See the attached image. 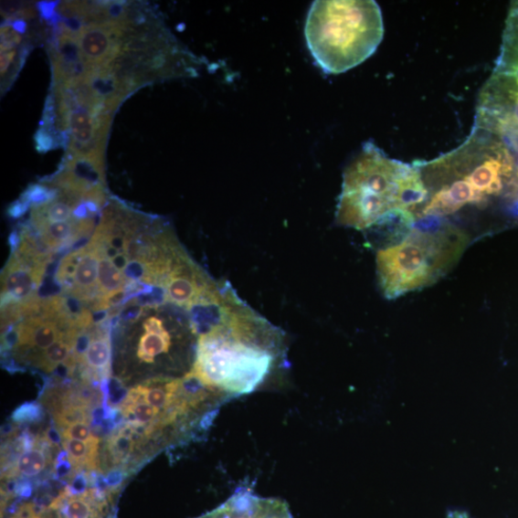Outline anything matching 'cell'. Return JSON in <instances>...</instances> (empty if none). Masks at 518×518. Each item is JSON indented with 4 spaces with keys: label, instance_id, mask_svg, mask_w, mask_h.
Segmentation results:
<instances>
[{
    "label": "cell",
    "instance_id": "cell-1",
    "mask_svg": "<svg viewBox=\"0 0 518 518\" xmlns=\"http://www.w3.org/2000/svg\"><path fill=\"white\" fill-rule=\"evenodd\" d=\"M283 332L253 311L227 284L216 317L200 332L188 373L229 399L253 394L287 358Z\"/></svg>",
    "mask_w": 518,
    "mask_h": 518
},
{
    "label": "cell",
    "instance_id": "cell-2",
    "mask_svg": "<svg viewBox=\"0 0 518 518\" xmlns=\"http://www.w3.org/2000/svg\"><path fill=\"white\" fill-rule=\"evenodd\" d=\"M415 164L427 190V202L418 220H449L465 208H484L506 186L509 189L516 166L504 141L475 123L462 145L434 160Z\"/></svg>",
    "mask_w": 518,
    "mask_h": 518
},
{
    "label": "cell",
    "instance_id": "cell-3",
    "mask_svg": "<svg viewBox=\"0 0 518 518\" xmlns=\"http://www.w3.org/2000/svg\"><path fill=\"white\" fill-rule=\"evenodd\" d=\"M426 202L417 164L391 159L369 142L344 169L335 220L357 230L382 227L407 216L417 221Z\"/></svg>",
    "mask_w": 518,
    "mask_h": 518
},
{
    "label": "cell",
    "instance_id": "cell-4",
    "mask_svg": "<svg viewBox=\"0 0 518 518\" xmlns=\"http://www.w3.org/2000/svg\"><path fill=\"white\" fill-rule=\"evenodd\" d=\"M470 243L467 230L450 220H417L405 238L376 254L382 294L395 300L432 286L452 270Z\"/></svg>",
    "mask_w": 518,
    "mask_h": 518
},
{
    "label": "cell",
    "instance_id": "cell-5",
    "mask_svg": "<svg viewBox=\"0 0 518 518\" xmlns=\"http://www.w3.org/2000/svg\"><path fill=\"white\" fill-rule=\"evenodd\" d=\"M305 38L316 63L340 74L367 59L384 36L383 17L374 0H317L307 15Z\"/></svg>",
    "mask_w": 518,
    "mask_h": 518
},
{
    "label": "cell",
    "instance_id": "cell-6",
    "mask_svg": "<svg viewBox=\"0 0 518 518\" xmlns=\"http://www.w3.org/2000/svg\"><path fill=\"white\" fill-rule=\"evenodd\" d=\"M114 328L127 336L138 366H161L185 376L194 367L198 324L194 314L167 302H145L125 307Z\"/></svg>",
    "mask_w": 518,
    "mask_h": 518
},
{
    "label": "cell",
    "instance_id": "cell-7",
    "mask_svg": "<svg viewBox=\"0 0 518 518\" xmlns=\"http://www.w3.org/2000/svg\"><path fill=\"white\" fill-rule=\"evenodd\" d=\"M11 238V257L2 275V306L23 303L38 296L54 257L37 244L26 227Z\"/></svg>",
    "mask_w": 518,
    "mask_h": 518
},
{
    "label": "cell",
    "instance_id": "cell-8",
    "mask_svg": "<svg viewBox=\"0 0 518 518\" xmlns=\"http://www.w3.org/2000/svg\"><path fill=\"white\" fill-rule=\"evenodd\" d=\"M55 280L61 288L60 295L92 313L99 294V262L88 241L58 263Z\"/></svg>",
    "mask_w": 518,
    "mask_h": 518
},
{
    "label": "cell",
    "instance_id": "cell-9",
    "mask_svg": "<svg viewBox=\"0 0 518 518\" xmlns=\"http://www.w3.org/2000/svg\"><path fill=\"white\" fill-rule=\"evenodd\" d=\"M195 518H294L287 502L241 485L220 506Z\"/></svg>",
    "mask_w": 518,
    "mask_h": 518
},
{
    "label": "cell",
    "instance_id": "cell-10",
    "mask_svg": "<svg viewBox=\"0 0 518 518\" xmlns=\"http://www.w3.org/2000/svg\"><path fill=\"white\" fill-rule=\"evenodd\" d=\"M111 319L96 322L90 330V341L79 367L85 381H104L111 374Z\"/></svg>",
    "mask_w": 518,
    "mask_h": 518
},
{
    "label": "cell",
    "instance_id": "cell-11",
    "mask_svg": "<svg viewBox=\"0 0 518 518\" xmlns=\"http://www.w3.org/2000/svg\"><path fill=\"white\" fill-rule=\"evenodd\" d=\"M147 439L145 435L127 422L108 438L104 449L105 464L112 467L111 470L121 469L127 464L137 446Z\"/></svg>",
    "mask_w": 518,
    "mask_h": 518
},
{
    "label": "cell",
    "instance_id": "cell-12",
    "mask_svg": "<svg viewBox=\"0 0 518 518\" xmlns=\"http://www.w3.org/2000/svg\"><path fill=\"white\" fill-rule=\"evenodd\" d=\"M50 445L44 437L37 438L36 446L19 455L13 467L5 472V478L34 477L44 471L49 464Z\"/></svg>",
    "mask_w": 518,
    "mask_h": 518
},
{
    "label": "cell",
    "instance_id": "cell-13",
    "mask_svg": "<svg viewBox=\"0 0 518 518\" xmlns=\"http://www.w3.org/2000/svg\"><path fill=\"white\" fill-rule=\"evenodd\" d=\"M63 448L68 453L74 472L100 471L99 463L100 438L90 440L63 439Z\"/></svg>",
    "mask_w": 518,
    "mask_h": 518
},
{
    "label": "cell",
    "instance_id": "cell-14",
    "mask_svg": "<svg viewBox=\"0 0 518 518\" xmlns=\"http://www.w3.org/2000/svg\"><path fill=\"white\" fill-rule=\"evenodd\" d=\"M43 416V407L37 402H26L13 412L11 418L15 424H32L40 421Z\"/></svg>",
    "mask_w": 518,
    "mask_h": 518
},
{
    "label": "cell",
    "instance_id": "cell-15",
    "mask_svg": "<svg viewBox=\"0 0 518 518\" xmlns=\"http://www.w3.org/2000/svg\"><path fill=\"white\" fill-rule=\"evenodd\" d=\"M59 430L63 439L90 440L96 437L87 422H75V424L69 425Z\"/></svg>",
    "mask_w": 518,
    "mask_h": 518
},
{
    "label": "cell",
    "instance_id": "cell-16",
    "mask_svg": "<svg viewBox=\"0 0 518 518\" xmlns=\"http://www.w3.org/2000/svg\"><path fill=\"white\" fill-rule=\"evenodd\" d=\"M54 468L58 478H65L73 472L72 465L66 451H61L58 454Z\"/></svg>",
    "mask_w": 518,
    "mask_h": 518
},
{
    "label": "cell",
    "instance_id": "cell-17",
    "mask_svg": "<svg viewBox=\"0 0 518 518\" xmlns=\"http://www.w3.org/2000/svg\"><path fill=\"white\" fill-rule=\"evenodd\" d=\"M124 477L125 472L122 469H113L110 470L108 475L104 477L108 491L111 492V490H117L122 483Z\"/></svg>",
    "mask_w": 518,
    "mask_h": 518
},
{
    "label": "cell",
    "instance_id": "cell-18",
    "mask_svg": "<svg viewBox=\"0 0 518 518\" xmlns=\"http://www.w3.org/2000/svg\"><path fill=\"white\" fill-rule=\"evenodd\" d=\"M37 148L41 151H48L55 146V142L49 131L42 129L37 132Z\"/></svg>",
    "mask_w": 518,
    "mask_h": 518
},
{
    "label": "cell",
    "instance_id": "cell-19",
    "mask_svg": "<svg viewBox=\"0 0 518 518\" xmlns=\"http://www.w3.org/2000/svg\"><path fill=\"white\" fill-rule=\"evenodd\" d=\"M25 5L17 2H5L3 3L2 11L5 16L12 17L14 15H18L25 10Z\"/></svg>",
    "mask_w": 518,
    "mask_h": 518
},
{
    "label": "cell",
    "instance_id": "cell-20",
    "mask_svg": "<svg viewBox=\"0 0 518 518\" xmlns=\"http://www.w3.org/2000/svg\"><path fill=\"white\" fill-rule=\"evenodd\" d=\"M44 438L50 446L58 447L63 444V438L60 431H58L54 427L47 429Z\"/></svg>",
    "mask_w": 518,
    "mask_h": 518
}]
</instances>
